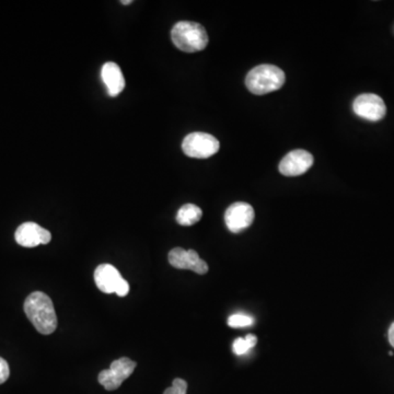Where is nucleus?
I'll return each mask as SVG.
<instances>
[{"mask_svg": "<svg viewBox=\"0 0 394 394\" xmlns=\"http://www.w3.org/2000/svg\"><path fill=\"white\" fill-rule=\"evenodd\" d=\"M24 312L43 335L55 332L57 328V315L52 299L44 292H32L24 301Z\"/></svg>", "mask_w": 394, "mask_h": 394, "instance_id": "obj_1", "label": "nucleus"}, {"mask_svg": "<svg viewBox=\"0 0 394 394\" xmlns=\"http://www.w3.org/2000/svg\"><path fill=\"white\" fill-rule=\"evenodd\" d=\"M171 39L176 48L185 53L200 52L208 44L207 32L197 22H178L172 28Z\"/></svg>", "mask_w": 394, "mask_h": 394, "instance_id": "obj_2", "label": "nucleus"}, {"mask_svg": "<svg viewBox=\"0 0 394 394\" xmlns=\"http://www.w3.org/2000/svg\"><path fill=\"white\" fill-rule=\"evenodd\" d=\"M285 84V73L274 65L256 66L245 78V84L253 95H266L281 89Z\"/></svg>", "mask_w": 394, "mask_h": 394, "instance_id": "obj_3", "label": "nucleus"}, {"mask_svg": "<svg viewBox=\"0 0 394 394\" xmlns=\"http://www.w3.org/2000/svg\"><path fill=\"white\" fill-rule=\"evenodd\" d=\"M221 144L213 135L196 131L187 135L182 142L184 153L196 159H206L218 153Z\"/></svg>", "mask_w": 394, "mask_h": 394, "instance_id": "obj_4", "label": "nucleus"}, {"mask_svg": "<svg viewBox=\"0 0 394 394\" xmlns=\"http://www.w3.org/2000/svg\"><path fill=\"white\" fill-rule=\"evenodd\" d=\"M135 368H136V363L134 360L122 357L114 360L109 369L101 371L97 380L101 386H104V389L113 391V390L118 389L124 381L131 377V373H134Z\"/></svg>", "mask_w": 394, "mask_h": 394, "instance_id": "obj_5", "label": "nucleus"}, {"mask_svg": "<svg viewBox=\"0 0 394 394\" xmlns=\"http://www.w3.org/2000/svg\"><path fill=\"white\" fill-rule=\"evenodd\" d=\"M353 110L356 115L370 122L380 121L386 114V106L382 97L375 93L358 95L353 103Z\"/></svg>", "mask_w": 394, "mask_h": 394, "instance_id": "obj_6", "label": "nucleus"}, {"mask_svg": "<svg viewBox=\"0 0 394 394\" xmlns=\"http://www.w3.org/2000/svg\"><path fill=\"white\" fill-rule=\"evenodd\" d=\"M254 221V209L247 203L238 202L229 206L225 214L227 228L234 234H239L249 228Z\"/></svg>", "mask_w": 394, "mask_h": 394, "instance_id": "obj_7", "label": "nucleus"}, {"mask_svg": "<svg viewBox=\"0 0 394 394\" xmlns=\"http://www.w3.org/2000/svg\"><path fill=\"white\" fill-rule=\"evenodd\" d=\"M169 263L178 270H189L196 274H204L208 272L207 263L200 258L194 250H184L182 247L172 249L168 255Z\"/></svg>", "mask_w": 394, "mask_h": 394, "instance_id": "obj_8", "label": "nucleus"}, {"mask_svg": "<svg viewBox=\"0 0 394 394\" xmlns=\"http://www.w3.org/2000/svg\"><path fill=\"white\" fill-rule=\"evenodd\" d=\"M17 243L24 247H35L39 245H48L52 240L48 230L35 223H24L19 226L15 234Z\"/></svg>", "mask_w": 394, "mask_h": 394, "instance_id": "obj_9", "label": "nucleus"}, {"mask_svg": "<svg viewBox=\"0 0 394 394\" xmlns=\"http://www.w3.org/2000/svg\"><path fill=\"white\" fill-rule=\"evenodd\" d=\"M313 157L306 150L297 149L287 153L279 163V172L283 176H297L306 173L312 167Z\"/></svg>", "mask_w": 394, "mask_h": 394, "instance_id": "obj_10", "label": "nucleus"}, {"mask_svg": "<svg viewBox=\"0 0 394 394\" xmlns=\"http://www.w3.org/2000/svg\"><path fill=\"white\" fill-rule=\"evenodd\" d=\"M123 279L120 272L111 264H101L95 268V285L104 294H115L118 285Z\"/></svg>", "mask_w": 394, "mask_h": 394, "instance_id": "obj_11", "label": "nucleus"}, {"mask_svg": "<svg viewBox=\"0 0 394 394\" xmlns=\"http://www.w3.org/2000/svg\"><path fill=\"white\" fill-rule=\"evenodd\" d=\"M101 76L110 97H118L125 88L123 73L120 66L113 62H109L103 65Z\"/></svg>", "mask_w": 394, "mask_h": 394, "instance_id": "obj_12", "label": "nucleus"}, {"mask_svg": "<svg viewBox=\"0 0 394 394\" xmlns=\"http://www.w3.org/2000/svg\"><path fill=\"white\" fill-rule=\"evenodd\" d=\"M203 212L194 204H185L176 213V221L181 226H193L202 219Z\"/></svg>", "mask_w": 394, "mask_h": 394, "instance_id": "obj_13", "label": "nucleus"}, {"mask_svg": "<svg viewBox=\"0 0 394 394\" xmlns=\"http://www.w3.org/2000/svg\"><path fill=\"white\" fill-rule=\"evenodd\" d=\"M253 322V318L245 315H232L228 319V326L234 328L252 326Z\"/></svg>", "mask_w": 394, "mask_h": 394, "instance_id": "obj_14", "label": "nucleus"}, {"mask_svg": "<svg viewBox=\"0 0 394 394\" xmlns=\"http://www.w3.org/2000/svg\"><path fill=\"white\" fill-rule=\"evenodd\" d=\"M187 384L183 379L176 378L172 382V386L168 388L163 394H187Z\"/></svg>", "mask_w": 394, "mask_h": 394, "instance_id": "obj_15", "label": "nucleus"}, {"mask_svg": "<svg viewBox=\"0 0 394 394\" xmlns=\"http://www.w3.org/2000/svg\"><path fill=\"white\" fill-rule=\"evenodd\" d=\"M251 348H252V347L250 346L247 339H241V337L236 339V341H234V345H232V350H234L236 355L247 354Z\"/></svg>", "mask_w": 394, "mask_h": 394, "instance_id": "obj_16", "label": "nucleus"}, {"mask_svg": "<svg viewBox=\"0 0 394 394\" xmlns=\"http://www.w3.org/2000/svg\"><path fill=\"white\" fill-rule=\"evenodd\" d=\"M9 376H10V368H9L8 363L3 358L0 357V384L8 380Z\"/></svg>", "mask_w": 394, "mask_h": 394, "instance_id": "obj_17", "label": "nucleus"}, {"mask_svg": "<svg viewBox=\"0 0 394 394\" xmlns=\"http://www.w3.org/2000/svg\"><path fill=\"white\" fill-rule=\"evenodd\" d=\"M129 292V285L125 279L121 281V284L118 285V289H116L115 294L120 297H125Z\"/></svg>", "mask_w": 394, "mask_h": 394, "instance_id": "obj_18", "label": "nucleus"}, {"mask_svg": "<svg viewBox=\"0 0 394 394\" xmlns=\"http://www.w3.org/2000/svg\"><path fill=\"white\" fill-rule=\"evenodd\" d=\"M247 339V343H249L250 346L254 347L258 343V337L253 335V334H247V337H245Z\"/></svg>", "mask_w": 394, "mask_h": 394, "instance_id": "obj_19", "label": "nucleus"}, {"mask_svg": "<svg viewBox=\"0 0 394 394\" xmlns=\"http://www.w3.org/2000/svg\"><path fill=\"white\" fill-rule=\"evenodd\" d=\"M388 339H389L390 344L394 347V322L390 326L389 332H388Z\"/></svg>", "mask_w": 394, "mask_h": 394, "instance_id": "obj_20", "label": "nucleus"}, {"mask_svg": "<svg viewBox=\"0 0 394 394\" xmlns=\"http://www.w3.org/2000/svg\"><path fill=\"white\" fill-rule=\"evenodd\" d=\"M133 3V1H131V0H126V1H121L122 5H131V3Z\"/></svg>", "mask_w": 394, "mask_h": 394, "instance_id": "obj_21", "label": "nucleus"}]
</instances>
